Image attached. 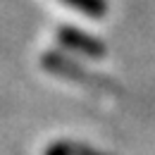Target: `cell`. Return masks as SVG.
I'll return each instance as SVG.
<instances>
[{"label":"cell","mask_w":155,"mask_h":155,"mask_svg":"<svg viewBox=\"0 0 155 155\" xmlns=\"http://www.w3.org/2000/svg\"><path fill=\"white\" fill-rule=\"evenodd\" d=\"M67 2H72L74 7L88 12V15H100V12L105 10V7H103V0H67Z\"/></svg>","instance_id":"6da1fadb"}]
</instances>
